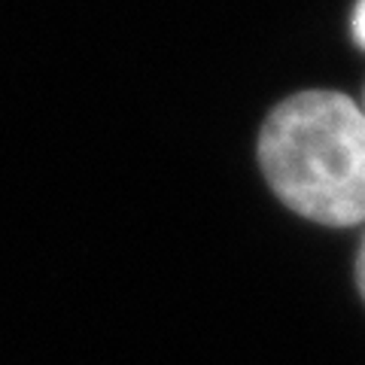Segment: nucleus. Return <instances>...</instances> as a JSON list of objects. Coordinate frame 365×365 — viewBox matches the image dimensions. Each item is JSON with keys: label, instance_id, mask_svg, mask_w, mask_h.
Segmentation results:
<instances>
[{"label": "nucleus", "instance_id": "nucleus-1", "mask_svg": "<svg viewBox=\"0 0 365 365\" xmlns=\"http://www.w3.org/2000/svg\"><path fill=\"white\" fill-rule=\"evenodd\" d=\"M259 165L277 198L323 225L365 222V110L338 91H302L271 110Z\"/></svg>", "mask_w": 365, "mask_h": 365}, {"label": "nucleus", "instance_id": "nucleus-2", "mask_svg": "<svg viewBox=\"0 0 365 365\" xmlns=\"http://www.w3.org/2000/svg\"><path fill=\"white\" fill-rule=\"evenodd\" d=\"M350 34H353V40H356V46L365 49V0H356V6H353Z\"/></svg>", "mask_w": 365, "mask_h": 365}, {"label": "nucleus", "instance_id": "nucleus-3", "mask_svg": "<svg viewBox=\"0 0 365 365\" xmlns=\"http://www.w3.org/2000/svg\"><path fill=\"white\" fill-rule=\"evenodd\" d=\"M356 283H359V292L365 299V235H362V244H359V253H356Z\"/></svg>", "mask_w": 365, "mask_h": 365}]
</instances>
